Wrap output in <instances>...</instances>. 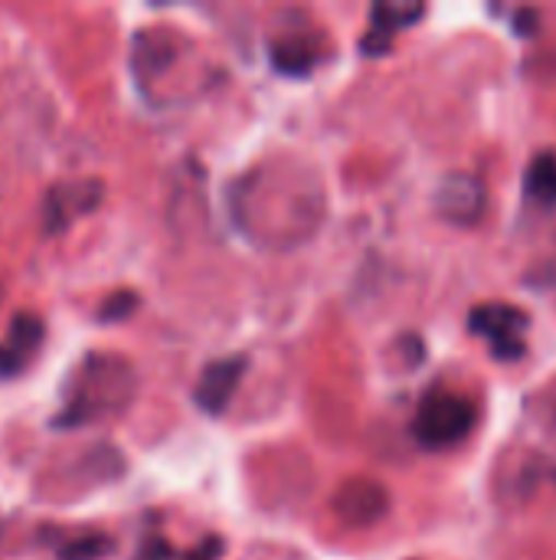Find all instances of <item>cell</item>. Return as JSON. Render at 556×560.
<instances>
[{
	"mask_svg": "<svg viewBox=\"0 0 556 560\" xmlns=\"http://www.w3.org/2000/svg\"><path fill=\"white\" fill-rule=\"evenodd\" d=\"M131 394H134V374L121 358H105V354L85 358L66 397V407L56 417V427L69 430V427L92 423L98 417L118 413L125 410Z\"/></svg>",
	"mask_w": 556,
	"mask_h": 560,
	"instance_id": "cell-1",
	"label": "cell"
},
{
	"mask_svg": "<svg viewBox=\"0 0 556 560\" xmlns=\"http://www.w3.org/2000/svg\"><path fill=\"white\" fill-rule=\"evenodd\" d=\"M475 423V407L452 390H433L416 410L413 420V436L426 450H449L469 436Z\"/></svg>",
	"mask_w": 556,
	"mask_h": 560,
	"instance_id": "cell-2",
	"label": "cell"
},
{
	"mask_svg": "<svg viewBox=\"0 0 556 560\" xmlns=\"http://www.w3.org/2000/svg\"><path fill=\"white\" fill-rule=\"evenodd\" d=\"M469 328L485 338V345L492 348V354L498 361H518L524 354V348H528L524 338H528L531 318H528V312H521L514 305L485 302V305L472 308Z\"/></svg>",
	"mask_w": 556,
	"mask_h": 560,
	"instance_id": "cell-3",
	"label": "cell"
},
{
	"mask_svg": "<svg viewBox=\"0 0 556 560\" xmlns=\"http://www.w3.org/2000/svg\"><path fill=\"white\" fill-rule=\"evenodd\" d=\"M105 197V187L102 180H66V184H56L49 194H46V207H43V217H46V233H62L69 230L82 213H92Z\"/></svg>",
	"mask_w": 556,
	"mask_h": 560,
	"instance_id": "cell-4",
	"label": "cell"
},
{
	"mask_svg": "<svg viewBox=\"0 0 556 560\" xmlns=\"http://www.w3.org/2000/svg\"><path fill=\"white\" fill-rule=\"evenodd\" d=\"M246 354H229V358H220V361H210L193 387V400L203 413L210 417H220L226 413L242 374H246Z\"/></svg>",
	"mask_w": 556,
	"mask_h": 560,
	"instance_id": "cell-5",
	"label": "cell"
},
{
	"mask_svg": "<svg viewBox=\"0 0 556 560\" xmlns=\"http://www.w3.org/2000/svg\"><path fill=\"white\" fill-rule=\"evenodd\" d=\"M43 338H46V325H43L36 315L20 312V315L10 322V328H7V335H3V341H0V377H3V381L20 377V374L29 368V361L39 354Z\"/></svg>",
	"mask_w": 556,
	"mask_h": 560,
	"instance_id": "cell-6",
	"label": "cell"
},
{
	"mask_svg": "<svg viewBox=\"0 0 556 560\" xmlns=\"http://www.w3.org/2000/svg\"><path fill=\"white\" fill-rule=\"evenodd\" d=\"M485 203H488L485 184L472 174L446 177L436 194V210L452 223H475L485 213Z\"/></svg>",
	"mask_w": 556,
	"mask_h": 560,
	"instance_id": "cell-7",
	"label": "cell"
},
{
	"mask_svg": "<svg viewBox=\"0 0 556 560\" xmlns=\"http://www.w3.org/2000/svg\"><path fill=\"white\" fill-rule=\"evenodd\" d=\"M426 13V7L419 3H377L370 10V30L360 39V49L367 56H383L393 43V36L406 26H413L419 16Z\"/></svg>",
	"mask_w": 556,
	"mask_h": 560,
	"instance_id": "cell-8",
	"label": "cell"
},
{
	"mask_svg": "<svg viewBox=\"0 0 556 560\" xmlns=\"http://www.w3.org/2000/svg\"><path fill=\"white\" fill-rule=\"evenodd\" d=\"M269 56H272V66L285 75H305L315 69L318 62V46L311 43V36L301 30H282L279 36H272L269 43Z\"/></svg>",
	"mask_w": 556,
	"mask_h": 560,
	"instance_id": "cell-9",
	"label": "cell"
},
{
	"mask_svg": "<svg viewBox=\"0 0 556 560\" xmlns=\"http://www.w3.org/2000/svg\"><path fill=\"white\" fill-rule=\"evenodd\" d=\"M220 551H223V541H220V538H206L200 548L180 555V551L170 548L167 538L151 535V538H144V545H141V551H138V558L134 560H220Z\"/></svg>",
	"mask_w": 556,
	"mask_h": 560,
	"instance_id": "cell-10",
	"label": "cell"
},
{
	"mask_svg": "<svg viewBox=\"0 0 556 560\" xmlns=\"http://www.w3.org/2000/svg\"><path fill=\"white\" fill-rule=\"evenodd\" d=\"M528 194L544 200V203H556V158L554 154H537L534 164L528 167Z\"/></svg>",
	"mask_w": 556,
	"mask_h": 560,
	"instance_id": "cell-11",
	"label": "cell"
},
{
	"mask_svg": "<svg viewBox=\"0 0 556 560\" xmlns=\"http://www.w3.org/2000/svg\"><path fill=\"white\" fill-rule=\"evenodd\" d=\"M111 551V538L92 532V535H82V538H72L59 548V560H98Z\"/></svg>",
	"mask_w": 556,
	"mask_h": 560,
	"instance_id": "cell-12",
	"label": "cell"
},
{
	"mask_svg": "<svg viewBox=\"0 0 556 560\" xmlns=\"http://www.w3.org/2000/svg\"><path fill=\"white\" fill-rule=\"evenodd\" d=\"M138 305V299L131 295V292H118L115 299H111V305H105V315L102 318H111V322H118V318H125L131 308Z\"/></svg>",
	"mask_w": 556,
	"mask_h": 560,
	"instance_id": "cell-13",
	"label": "cell"
}]
</instances>
